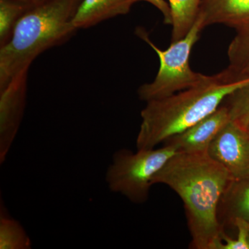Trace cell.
<instances>
[{"mask_svg": "<svg viewBox=\"0 0 249 249\" xmlns=\"http://www.w3.org/2000/svg\"><path fill=\"white\" fill-rule=\"evenodd\" d=\"M233 181L208 153H178L157 173L152 184L169 186L182 199L192 237V248L217 249L224 230L218 211Z\"/></svg>", "mask_w": 249, "mask_h": 249, "instance_id": "6da1fadb", "label": "cell"}, {"mask_svg": "<svg viewBox=\"0 0 249 249\" xmlns=\"http://www.w3.org/2000/svg\"><path fill=\"white\" fill-rule=\"evenodd\" d=\"M83 0H47L34 5L18 21L11 39L0 47V90L29 70L41 53L76 34L73 19Z\"/></svg>", "mask_w": 249, "mask_h": 249, "instance_id": "7a4b0ae2", "label": "cell"}, {"mask_svg": "<svg viewBox=\"0 0 249 249\" xmlns=\"http://www.w3.org/2000/svg\"><path fill=\"white\" fill-rule=\"evenodd\" d=\"M249 79L224 84L215 75L204 84L147 102L137 138V150L154 149L194 125L222 106L232 91Z\"/></svg>", "mask_w": 249, "mask_h": 249, "instance_id": "3957f363", "label": "cell"}, {"mask_svg": "<svg viewBox=\"0 0 249 249\" xmlns=\"http://www.w3.org/2000/svg\"><path fill=\"white\" fill-rule=\"evenodd\" d=\"M201 18L198 16L191 31L183 39L171 42L165 50H161L150 40L146 31L137 28L136 34L145 41L160 58V67L157 76L152 83L142 85L138 90L139 98L148 102L161 99L175 93L196 88L210 81L212 76H205L193 71L190 67L192 49L199 39L204 29Z\"/></svg>", "mask_w": 249, "mask_h": 249, "instance_id": "277c9868", "label": "cell"}, {"mask_svg": "<svg viewBox=\"0 0 249 249\" xmlns=\"http://www.w3.org/2000/svg\"><path fill=\"white\" fill-rule=\"evenodd\" d=\"M178 153L171 144L158 149L137 150L136 153L126 149L116 152L106 173L109 190L135 204L145 202L155 175Z\"/></svg>", "mask_w": 249, "mask_h": 249, "instance_id": "5b68a950", "label": "cell"}, {"mask_svg": "<svg viewBox=\"0 0 249 249\" xmlns=\"http://www.w3.org/2000/svg\"><path fill=\"white\" fill-rule=\"evenodd\" d=\"M207 153L234 181L249 178V134L237 123L230 121L223 127Z\"/></svg>", "mask_w": 249, "mask_h": 249, "instance_id": "8992f818", "label": "cell"}, {"mask_svg": "<svg viewBox=\"0 0 249 249\" xmlns=\"http://www.w3.org/2000/svg\"><path fill=\"white\" fill-rule=\"evenodd\" d=\"M24 70L0 90V163L2 164L22 120L27 102V76Z\"/></svg>", "mask_w": 249, "mask_h": 249, "instance_id": "52a82bcc", "label": "cell"}, {"mask_svg": "<svg viewBox=\"0 0 249 249\" xmlns=\"http://www.w3.org/2000/svg\"><path fill=\"white\" fill-rule=\"evenodd\" d=\"M230 121L227 108L222 105L213 113L164 143L175 145L178 153H207L214 138Z\"/></svg>", "mask_w": 249, "mask_h": 249, "instance_id": "ba28073f", "label": "cell"}, {"mask_svg": "<svg viewBox=\"0 0 249 249\" xmlns=\"http://www.w3.org/2000/svg\"><path fill=\"white\" fill-rule=\"evenodd\" d=\"M198 16L204 27L224 24L238 31L249 29V0H201Z\"/></svg>", "mask_w": 249, "mask_h": 249, "instance_id": "9c48e42d", "label": "cell"}, {"mask_svg": "<svg viewBox=\"0 0 249 249\" xmlns=\"http://www.w3.org/2000/svg\"><path fill=\"white\" fill-rule=\"evenodd\" d=\"M135 0H83L73 24L77 29H88L103 21L128 14Z\"/></svg>", "mask_w": 249, "mask_h": 249, "instance_id": "30bf717a", "label": "cell"}, {"mask_svg": "<svg viewBox=\"0 0 249 249\" xmlns=\"http://www.w3.org/2000/svg\"><path fill=\"white\" fill-rule=\"evenodd\" d=\"M229 65L217 73L218 81L224 84L249 79V29L238 31L228 49Z\"/></svg>", "mask_w": 249, "mask_h": 249, "instance_id": "8fae6325", "label": "cell"}, {"mask_svg": "<svg viewBox=\"0 0 249 249\" xmlns=\"http://www.w3.org/2000/svg\"><path fill=\"white\" fill-rule=\"evenodd\" d=\"M220 204L224 206L231 222L242 219L249 224V178L233 180L228 187Z\"/></svg>", "mask_w": 249, "mask_h": 249, "instance_id": "7c38bea8", "label": "cell"}, {"mask_svg": "<svg viewBox=\"0 0 249 249\" xmlns=\"http://www.w3.org/2000/svg\"><path fill=\"white\" fill-rule=\"evenodd\" d=\"M173 32L171 42L181 40L197 19L201 0H169Z\"/></svg>", "mask_w": 249, "mask_h": 249, "instance_id": "4fadbf2b", "label": "cell"}, {"mask_svg": "<svg viewBox=\"0 0 249 249\" xmlns=\"http://www.w3.org/2000/svg\"><path fill=\"white\" fill-rule=\"evenodd\" d=\"M3 213H1L0 219V249L32 248L30 237L20 223Z\"/></svg>", "mask_w": 249, "mask_h": 249, "instance_id": "5bb4252c", "label": "cell"}, {"mask_svg": "<svg viewBox=\"0 0 249 249\" xmlns=\"http://www.w3.org/2000/svg\"><path fill=\"white\" fill-rule=\"evenodd\" d=\"M31 7L18 0H0V47L9 42L18 21Z\"/></svg>", "mask_w": 249, "mask_h": 249, "instance_id": "9a60e30c", "label": "cell"}, {"mask_svg": "<svg viewBox=\"0 0 249 249\" xmlns=\"http://www.w3.org/2000/svg\"><path fill=\"white\" fill-rule=\"evenodd\" d=\"M222 105L227 108L231 121L244 128L249 120V83L230 93Z\"/></svg>", "mask_w": 249, "mask_h": 249, "instance_id": "2e32d148", "label": "cell"}, {"mask_svg": "<svg viewBox=\"0 0 249 249\" xmlns=\"http://www.w3.org/2000/svg\"><path fill=\"white\" fill-rule=\"evenodd\" d=\"M237 229V238L229 237L223 232L217 249H249V224L242 219L232 222Z\"/></svg>", "mask_w": 249, "mask_h": 249, "instance_id": "e0dca14e", "label": "cell"}, {"mask_svg": "<svg viewBox=\"0 0 249 249\" xmlns=\"http://www.w3.org/2000/svg\"><path fill=\"white\" fill-rule=\"evenodd\" d=\"M139 1H147L155 6L163 14L164 24L172 25L173 19H172L171 11H170L169 5L165 0H135L136 2Z\"/></svg>", "mask_w": 249, "mask_h": 249, "instance_id": "ac0fdd59", "label": "cell"}, {"mask_svg": "<svg viewBox=\"0 0 249 249\" xmlns=\"http://www.w3.org/2000/svg\"><path fill=\"white\" fill-rule=\"evenodd\" d=\"M18 1L24 3V4L29 5V6H34V5L40 4V3L47 1V0H18Z\"/></svg>", "mask_w": 249, "mask_h": 249, "instance_id": "d6986e66", "label": "cell"}, {"mask_svg": "<svg viewBox=\"0 0 249 249\" xmlns=\"http://www.w3.org/2000/svg\"><path fill=\"white\" fill-rule=\"evenodd\" d=\"M244 128L245 129V130L247 131V132H248V134H249V120L247 121V124H245Z\"/></svg>", "mask_w": 249, "mask_h": 249, "instance_id": "ffe728a7", "label": "cell"}]
</instances>
